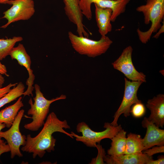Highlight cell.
<instances>
[{"label":"cell","instance_id":"cell-10","mask_svg":"<svg viewBox=\"0 0 164 164\" xmlns=\"http://www.w3.org/2000/svg\"><path fill=\"white\" fill-rule=\"evenodd\" d=\"M9 55L12 60H16L19 65L24 67L27 70L29 74V77L26 82L27 88L23 95L24 97L30 95L33 97L32 91L34 89L33 85L35 76L31 67V60L30 57L27 53L24 45L20 43L16 47H14Z\"/></svg>","mask_w":164,"mask_h":164},{"label":"cell","instance_id":"cell-1","mask_svg":"<svg viewBox=\"0 0 164 164\" xmlns=\"http://www.w3.org/2000/svg\"><path fill=\"white\" fill-rule=\"evenodd\" d=\"M70 128L66 120H60L52 112L47 117L43 128L37 135L33 137L30 134L27 135L26 144L21 149L23 152L32 153L34 159L37 156L42 158L46 152H50L55 150L56 139L53 135L54 133H62L73 138L70 133L64 129Z\"/></svg>","mask_w":164,"mask_h":164},{"label":"cell","instance_id":"cell-15","mask_svg":"<svg viewBox=\"0 0 164 164\" xmlns=\"http://www.w3.org/2000/svg\"><path fill=\"white\" fill-rule=\"evenodd\" d=\"M153 159L145 154H124L118 156L106 155L104 161L108 164H147Z\"/></svg>","mask_w":164,"mask_h":164},{"label":"cell","instance_id":"cell-2","mask_svg":"<svg viewBox=\"0 0 164 164\" xmlns=\"http://www.w3.org/2000/svg\"><path fill=\"white\" fill-rule=\"evenodd\" d=\"M136 11L143 15L145 24L151 23V26L146 31L138 28L137 32L140 41L146 44L150 40L153 33L160 28L164 18V0H146V3L137 7Z\"/></svg>","mask_w":164,"mask_h":164},{"label":"cell","instance_id":"cell-16","mask_svg":"<svg viewBox=\"0 0 164 164\" xmlns=\"http://www.w3.org/2000/svg\"><path fill=\"white\" fill-rule=\"evenodd\" d=\"M94 5L95 19L98 32L101 36H106L112 30L111 23L112 10L110 9L101 8Z\"/></svg>","mask_w":164,"mask_h":164},{"label":"cell","instance_id":"cell-25","mask_svg":"<svg viewBox=\"0 0 164 164\" xmlns=\"http://www.w3.org/2000/svg\"><path fill=\"white\" fill-rule=\"evenodd\" d=\"M18 83H10L6 86L0 88V98L4 96L11 90V87L15 86Z\"/></svg>","mask_w":164,"mask_h":164},{"label":"cell","instance_id":"cell-17","mask_svg":"<svg viewBox=\"0 0 164 164\" xmlns=\"http://www.w3.org/2000/svg\"><path fill=\"white\" fill-rule=\"evenodd\" d=\"M22 98L20 97L14 104L0 111V122L4 123L8 128L12 125L20 109L24 106Z\"/></svg>","mask_w":164,"mask_h":164},{"label":"cell","instance_id":"cell-6","mask_svg":"<svg viewBox=\"0 0 164 164\" xmlns=\"http://www.w3.org/2000/svg\"><path fill=\"white\" fill-rule=\"evenodd\" d=\"M6 4L12 5V7L3 12L7 23L1 28H5L10 24L21 20H28L34 14L35 10L33 0H9Z\"/></svg>","mask_w":164,"mask_h":164},{"label":"cell","instance_id":"cell-21","mask_svg":"<svg viewBox=\"0 0 164 164\" xmlns=\"http://www.w3.org/2000/svg\"><path fill=\"white\" fill-rule=\"evenodd\" d=\"M23 38L21 36H14L12 38L0 39V61L9 55L15 43L22 41Z\"/></svg>","mask_w":164,"mask_h":164},{"label":"cell","instance_id":"cell-26","mask_svg":"<svg viewBox=\"0 0 164 164\" xmlns=\"http://www.w3.org/2000/svg\"><path fill=\"white\" fill-rule=\"evenodd\" d=\"M164 164V157L162 155L158 157V159L156 160L153 159L149 161L147 164Z\"/></svg>","mask_w":164,"mask_h":164},{"label":"cell","instance_id":"cell-23","mask_svg":"<svg viewBox=\"0 0 164 164\" xmlns=\"http://www.w3.org/2000/svg\"><path fill=\"white\" fill-rule=\"evenodd\" d=\"M98 150L97 156L92 159L90 164H104V158L106 155L105 149L100 144H97L95 145Z\"/></svg>","mask_w":164,"mask_h":164},{"label":"cell","instance_id":"cell-18","mask_svg":"<svg viewBox=\"0 0 164 164\" xmlns=\"http://www.w3.org/2000/svg\"><path fill=\"white\" fill-rule=\"evenodd\" d=\"M126 132L122 129L111 140V146L108 150V155L112 156H118L124 154L126 143Z\"/></svg>","mask_w":164,"mask_h":164},{"label":"cell","instance_id":"cell-22","mask_svg":"<svg viewBox=\"0 0 164 164\" xmlns=\"http://www.w3.org/2000/svg\"><path fill=\"white\" fill-rule=\"evenodd\" d=\"M145 111V105L141 102L133 104L131 108L130 113L134 117L139 118L142 117Z\"/></svg>","mask_w":164,"mask_h":164},{"label":"cell","instance_id":"cell-30","mask_svg":"<svg viewBox=\"0 0 164 164\" xmlns=\"http://www.w3.org/2000/svg\"><path fill=\"white\" fill-rule=\"evenodd\" d=\"M6 127V125L4 123L0 122V133L1 130L4 128ZM2 138L0 136V146L6 144V142H5L3 140H2Z\"/></svg>","mask_w":164,"mask_h":164},{"label":"cell","instance_id":"cell-31","mask_svg":"<svg viewBox=\"0 0 164 164\" xmlns=\"http://www.w3.org/2000/svg\"><path fill=\"white\" fill-rule=\"evenodd\" d=\"M5 79L2 75L0 73V88L2 87L3 85L4 84Z\"/></svg>","mask_w":164,"mask_h":164},{"label":"cell","instance_id":"cell-13","mask_svg":"<svg viewBox=\"0 0 164 164\" xmlns=\"http://www.w3.org/2000/svg\"><path fill=\"white\" fill-rule=\"evenodd\" d=\"M130 0H83L85 6L91 8L92 3L102 8L111 9L112 11L111 22H114L117 18L125 11L126 7Z\"/></svg>","mask_w":164,"mask_h":164},{"label":"cell","instance_id":"cell-20","mask_svg":"<svg viewBox=\"0 0 164 164\" xmlns=\"http://www.w3.org/2000/svg\"><path fill=\"white\" fill-rule=\"evenodd\" d=\"M25 86L22 82L18 83L4 96L0 98V108L21 96L25 91Z\"/></svg>","mask_w":164,"mask_h":164},{"label":"cell","instance_id":"cell-4","mask_svg":"<svg viewBox=\"0 0 164 164\" xmlns=\"http://www.w3.org/2000/svg\"><path fill=\"white\" fill-rule=\"evenodd\" d=\"M68 36L75 51L81 55L90 57H95L105 53L113 43L107 36H101L97 41L76 35L71 31L68 32Z\"/></svg>","mask_w":164,"mask_h":164},{"label":"cell","instance_id":"cell-8","mask_svg":"<svg viewBox=\"0 0 164 164\" xmlns=\"http://www.w3.org/2000/svg\"><path fill=\"white\" fill-rule=\"evenodd\" d=\"M125 87L124 96L121 103L113 116L114 119L111 124L118 125V121L120 116L123 114L125 117L130 115L131 106L133 104L142 102L138 98L137 93L138 88L143 83L140 81H130L125 78Z\"/></svg>","mask_w":164,"mask_h":164},{"label":"cell","instance_id":"cell-27","mask_svg":"<svg viewBox=\"0 0 164 164\" xmlns=\"http://www.w3.org/2000/svg\"><path fill=\"white\" fill-rule=\"evenodd\" d=\"M10 150L9 146L5 144L0 146V156L2 154L10 152Z\"/></svg>","mask_w":164,"mask_h":164},{"label":"cell","instance_id":"cell-28","mask_svg":"<svg viewBox=\"0 0 164 164\" xmlns=\"http://www.w3.org/2000/svg\"><path fill=\"white\" fill-rule=\"evenodd\" d=\"M0 73L2 75H5L9 77V75L7 73V71L6 66L2 64L0 62Z\"/></svg>","mask_w":164,"mask_h":164},{"label":"cell","instance_id":"cell-9","mask_svg":"<svg viewBox=\"0 0 164 164\" xmlns=\"http://www.w3.org/2000/svg\"><path fill=\"white\" fill-rule=\"evenodd\" d=\"M132 51V46H128L123 50L121 55L112 65L114 69L123 73L129 80L146 82L145 75L137 71L133 64Z\"/></svg>","mask_w":164,"mask_h":164},{"label":"cell","instance_id":"cell-24","mask_svg":"<svg viewBox=\"0 0 164 164\" xmlns=\"http://www.w3.org/2000/svg\"><path fill=\"white\" fill-rule=\"evenodd\" d=\"M152 148H149L143 151V153L149 156H152L154 154L164 152V145L162 146H154Z\"/></svg>","mask_w":164,"mask_h":164},{"label":"cell","instance_id":"cell-11","mask_svg":"<svg viewBox=\"0 0 164 164\" xmlns=\"http://www.w3.org/2000/svg\"><path fill=\"white\" fill-rule=\"evenodd\" d=\"M142 126L146 128L144 137L142 139L144 150L155 146L164 145V130L160 129L154 123L145 117L142 122ZM143 150V151H144Z\"/></svg>","mask_w":164,"mask_h":164},{"label":"cell","instance_id":"cell-5","mask_svg":"<svg viewBox=\"0 0 164 164\" xmlns=\"http://www.w3.org/2000/svg\"><path fill=\"white\" fill-rule=\"evenodd\" d=\"M104 128L105 129L103 131L95 132L91 130L85 122H81L77 125L76 130L78 132L81 133L82 135H79L72 132L70 134L77 141L81 142L88 147H95L97 143L100 144L101 140L107 138L111 139L122 129L120 125L115 126L108 122L104 124Z\"/></svg>","mask_w":164,"mask_h":164},{"label":"cell","instance_id":"cell-3","mask_svg":"<svg viewBox=\"0 0 164 164\" xmlns=\"http://www.w3.org/2000/svg\"><path fill=\"white\" fill-rule=\"evenodd\" d=\"M34 89L36 94L33 98L34 102L33 103L31 98L29 101L30 108L27 111L28 115H32V121L24 126L26 129L33 132L37 131L43 125L51 104L56 101L66 98V95L62 94L55 98L48 100L44 97L38 84H35Z\"/></svg>","mask_w":164,"mask_h":164},{"label":"cell","instance_id":"cell-29","mask_svg":"<svg viewBox=\"0 0 164 164\" xmlns=\"http://www.w3.org/2000/svg\"><path fill=\"white\" fill-rule=\"evenodd\" d=\"M163 22V24L162 26L158 30V32L153 36V38L155 39H158L159 36L160 34L164 32V23Z\"/></svg>","mask_w":164,"mask_h":164},{"label":"cell","instance_id":"cell-7","mask_svg":"<svg viewBox=\"0 0 164 164\" xmlns=\"http://www.w3.org/2000/svg\"><path fill=\"white\" fill-rule=\"evenodd\" d=\"M24 113L23 109L19 111L10 128L5 132L1 131L0 133V136L6 140L9 146L11 159L16 155L19 157L23 156L20 148L21 146L25 145L26 137L22 135L20 132L19 125Z\"/></svg>","mask_w":164,"mask_h":164},{"label":"cell","instance_id":"cell-19","mask_svg":"<svg viewBox=\"0 0 164 164\" xmlns=\"http://www.w3.org/2000/svg\"><path fill=\"white\" fill-rule=\"evenodd\" d=\"M142 139L139 135L132 133L128 134L124 154L142 153L144 150Z\"/></svg>","mask_w":164,"mask_h":164},{"label":"cell","instance_id":"cell-32","mask_svg":"<svg viewBox=\"0 0 164 164\" xmlns=\"http://www.w3.org/2000/svg\"><path fill=\"white\" fill-rule=\"evenodd\" d=\"M9 0H0V4H6Z\"/></svg>","mask_w":164,"mask_h":164},{"label":"cell","instance_id":"cell-12","mask_svg":"<svg viewBox=\"0 0 164 164\" xmlns=\"http://www.w3.org/2000/svg\"><path fill=\"white\" fill-rule=\"evenodd\" d=\"M65 13L69 20L77 27L79 36L88 37L89 34L85 29L83 15L79 7V0H63Z\"/></svg>","mask_w":164,"mask_h":164},{"label":"cell","instance_id":"cell-14","mask_svg":"<svg viewBox=\"0 0 164 164\" xmlns=\"http://www.w3.org/2000/svg\"><path fill=\"white\" fill-rule=\"evenodd\" d=\"M146 107L150 110V114L148 120L159 127L164 125V95L159 94L148 100Z\"/></svg>","mask_w":164,"mask_h":164}]
</instances>
